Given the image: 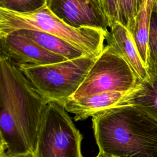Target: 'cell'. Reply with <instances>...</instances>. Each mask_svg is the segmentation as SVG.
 <instances>
[{"label": "cell", "mask_w": 157, "mask_h": 157, "mask_svg": "<svg viewBox=\"0 0 157 157\" xmlns=\"http://www.w3.org/2000/svg\"><path fill=\"white\" fill-rule=\"evenodd\" d=\"M98 157H157V120L136 106L123 105L92 117Z\"/></svg>", "instance_id": "cell-1"}, {"label": "cell", "mask_w": 157, "mask_h": 157, "mask_svg": "<svg viewBox=\"0 0 157 157\" xmlns=\"http://www.w3.org/2000/svg\"><path fill=\"white\" fill-rule=\"evenodd\" d=\"M48 102L17 66L0 57V104L10 110L33 155L42 116Z\"/></svg>", "instance_id": "cell-2"}, {"label": "cell", "mask_w": 157, "mask_h": 157, "mask_svg": "<svg viewBox=\"0 0 157 157\" xmlns=\"http://www.w3.org/2000/svg\"><path fill=\"white\" fill-rule=\"evenodd\" d=\"M23 29L44 32L60 37L86 55L94 57L103 50L108 32L94 28L70 26L53 14L46 3L34 11L25 13L0 9V37Z\"/></svg>", "instance_id": "cell-3"}, {"label": "cell", "mask_w": 157, "mask_h": 157, "mask_svg": "<svg viewBox=\"0 0 157 157\" xmlns=\"http://www.w3.org/2000/svg\"><path fill=\"white\" fill-rule=\"evenodd\" d=\"M98 56L84 55L48 65L18 67L43 97L63 104L79 88Z\"/></svg>", "instance_id": "cell-4"}, {"label": "cell", "mask_w": 157, "mask_h": 157, "mask_svg": "<svg viewBox=\"0 0 157 157\" xmlns=\"http://www.w3.org/2000/svg\"><path fill=\"white\" fill-rule=\"evenodd\" d=\"M63 104L49 102L41 120L34 157H83V136Z\"/></svg>", "instance_id": "cell-5"}, {"label": "cell", "mask_w": 157, "mask_h": 157, "mask_svg": "<svg viewBox=\"0 0 157 157\" xmlns=\"http://www.w3.org/2000/svg\"><path fill=\"white\" fill-rule=\"evenodd\" d=\"M139 80L126 61L107 44L69 99L108 91H128L135 87Z\"/></svg>", "instance_id": "cell-6"}, {"label": "cell", "mask_w": 157, "mask_h": 157, "mask_svg": "<svg viewBox=\"0 0 157 157\" xmlns=\"http://www.w3.org/2000/svg\"><path fill=\"white\" fill-rule=\"evenodd\" d=\"M45 3L53 14L70 26L109 31L107 18L98 0H45Z\"/></svg>", "instance_id": "cell-7"}, {"label": "cell", "mask_w": 157, "mask_h": 157, "mask_svg": "<svg viewBox=\"0 0 157 157\" xmlns=\"http://www.w3.org/2000/svg\"><path fill=\"white\" fill-rule=\"evenodd\" d=\"M0 57L7 59L17 67L44 66L67 60L17 32L0 37Z\"/></svg>", "instance_id": "cell-8"}, {"label": "cell", "mask_w": 157, "mask_h": 157, "mask_svg": "<svg viewBox=\"0 0 157 157\" xmlns=\"http://www.w3.org/2000/svg\"><path fill=\"white\" fill-rule=\"evenodd\" d=\"M105 36L107 44L111 46L130 65L140 80L150 78L148 71L141 58L129 30L120 21L109 28Z\"/></svg>", "instance_id": "cell-9"}, {"label": "cell", "mask_w": 157, "mask_h": 157, "mask_svg": "<svg viewBox=\"0 0 157 157\" xmlns=\"http://www.w3.org/2000/svg\"><path fill=\"white\" fill-rule=\"evenodd\" d=\"M128 91H108L94 94L69 99L63 105L67 112L75 115V121L83 120L99 112L117 107Z\"/></svg>", "instance_id": "cell-10"}, {"label": "cell", "mask_w": 157, "mask_h": 157, "mask_svg": "<svg viewBox=\"0 0 157 157\" xmlns=\"http://www.w3.org/2000/svg\"><path fill=\"white\" fill-rule=\"evenodd\" d=\"M149 75L148 80H139L136 86L127 93L118 106L137 107L157 120V74L149 72Z\"/></svg>", "instance_id": "cell-11"}, {"label": "cell", "mask_w": 157, "mask_h": 157, "mask_svg": "<svg viewBox=\"0 0 157 157\" xmlns=\"http://www.w3.org/2000/svg\"><path fill=\"white\" fill-rule=\"evenodd\" d=\"M15 32L31 39L48 51L60 55L67 60L74 59L86 55L82 51L66 40L46 33L25 29Z\"/></svg>", "instance_id": "cell-12"}, {"label": "cell", "mask_w": 157, "mask_h": 157, "mask_svg": "<svg viewBox=\"0 0 157 157\" xmlns=\"http://www.w3.org/2000/svg\"><path fill=\"white\" fill-rule=\"evenodd\" d=\"M156 0H144L136 17L132 35L142 59L148 71L149 66L148 38L152 10Z\"/></svg>", "instance_id": "cell-13"}, {"label": "cell", "mask_w": 157, "mask_h": 157, "mask_svg": "<svg viewBox=\"0 0 157 157\" xmlns=\"http://www.w3.org/2000/svg\"><path fill=\"white\" fill-rule=\"evenodd\" d=\"M144 0H118L120 22L132 33L136 17Z\"/></svg>", "instance_id": "cell-14"}, {"label": "cell", "mask_w": 157, "mask_h": 157, "mask_svg": "<svg viewBox=\"0 0 157 157\" xmlns=\"http://www.w3.org/2000/svg\"><path fill=\"white\" fill-rule=\"evenodd\" d=\"M149 66L148 73L157 74V1L152 10L148 38Z\"/></svg>", "instance_id": "cell-15"}, {"label": "cell", "mask_w": 157, "mask_h": 157, "mask_svg": "<svg viewBox=\"0 0 157 157\" xmlns=\"http://www.w3.org/2000/svg\"><path fill=\"white\" fill-rule=\"evenodd\" d=\"M45 3V0H0V9L25 13L34 11Z\"/></svg>", "instance_id": "cell-16"}, {"label": "cell", "mask_w": 157, "mask_h": 157, "mask_svg": "<svg viewBox=\"0 0 157 157\" xmlns=\"http://www.w3.org/2000/svg\"><path fill=\"white\" fill-rule=\"evenodd\" d=\"M102 6L109 21V28L120 21L118 0H102Z\"/></svg>", "instance_id": "cell-17"}, {"label": "cell", "mask_w": 157, "mask_h": 157, "mask_svg": "<svg viewBox=\"0 0 157 157\" xmlns=\"http://www.w3.org/2000/svg\"><path fill=\"white\" fill-rule=\"evenodd\" d=\"M18 157H34L33 155L32 154H30V155H26V156H18Z\"/></svg>", "instance_id": "cell-18"}, {"label": "cell", "mask_w": 157, "mask_h": 157, "mask_svg": "<svg viewBox=\"0 0 157 157\" xmlns=\"http://www.w3.org/2000/svg\"><path fill=\"white\" fill-rule=\"evenodd\" d=\"M98 1L102 5V0H98Z\"/></svg>", "instance_id": "cell-19"}, {"label": "cell", "mask_w": 157, "mask_h": 157, "mask_svg": "<svg viewBox=\"0 0 157 157\" xmlns=\"http://www.w3.org/2000/svg\"><path fill=\"white\" fill-rule=\"evenodd\" d=\"M96 157H98V156H96Z\"/></svg>", "instance_id": "cell-20"}, {"label": "cell", "mask_w": 157, "mask_h": 157, "mask_svg": "<svg viewBox=\"0 0 157 157\" xmlns=\"http://www.w3.org/2000/svg\"><path fill=\"white\" fill-rule=\"evenodd\" d=\"M156 1H157V0H156Z\"/></svg>", "instance_id": "cell-21"}]
</instances>
